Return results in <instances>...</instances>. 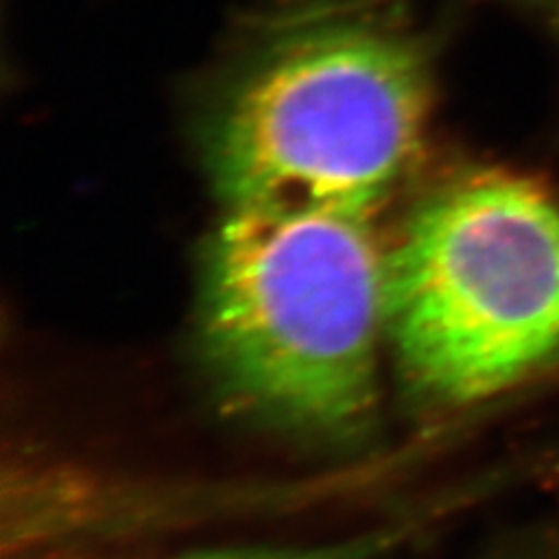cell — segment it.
<instances>
[{
	"label": "cell",
	"mask_w": 559,
	"mask_h": 559,
	"mask_svg": "<svg viewBox=\"0 0 559 559\" xmlns=\"http://www.w3.org/2000/svg\"><path fill=\"white\" fill-rule=\"evenodd\" d=\"M384 296L378 210L226 205L201 273L205 361L224 392L273 423L355 433L378 406Z\"/></svg>",
	"instance_id": "obj_1"
},
{
	"label": "cell",
	"mask_w": 559,
	"mask_h": 559,
	"mask_svg": "<svg viewBox=\"0 0 559 559\" xmlns=\"http://www.w3.org/2000/svg\"><path fill=\"white\" fill-rule=\"evenodd\" d=\"M388 341L439 404L495 399L559 364V199L511 170L460 175L388 242Z\"/></svg>",
	"instance_id": "obj_2"
},
{
	"label": "cell",
	"mask_w": 559,
	"mask_h": 559,
	"mask_svg": "<svg viewBox=\"0 0 559 559\" xmlns=\"http://www.w3.org/2000/svg\"><path fill=\"white\" fill-rule=\"evenodd\" d=\"M425 57L371 22L296 31L254 59L210 121L224 205L380 210L423 152Z\"/></svg>",
	"instance_id": "obj_3"
},
{
	"label": "cell",
	"mask_w": 559,
	"mask_h": 559,
	"mask_svg": "<svg viewBox=\"0 0 559 559\" xmlns=\"http://www.w3.org/2000/svg\"><path fill=\"white\" fill-rule=\"evenodd\" d=\"M390 536L369 534L338 540L326 546L308 548H245V550H213L187 555L180 559H373L380 550L388 548Z\"/></svg>",
	"instance_id": "obj_4"
},
{
	"label": "cell",
	"mask_w": 559,
	"mask_h": 559,
	"mask_svg": "<svg viewBox=\"0 0 559 559\" xmlns=\"http://www.w3.org/2000/svg\"><path fill=\"white\" fill-rule=\"evenodd\" d=\"M538 10H544L548 20L559 28V0H530Z\"/></svg>",
	"instance_id": "obj_5"
}]
</instances>
